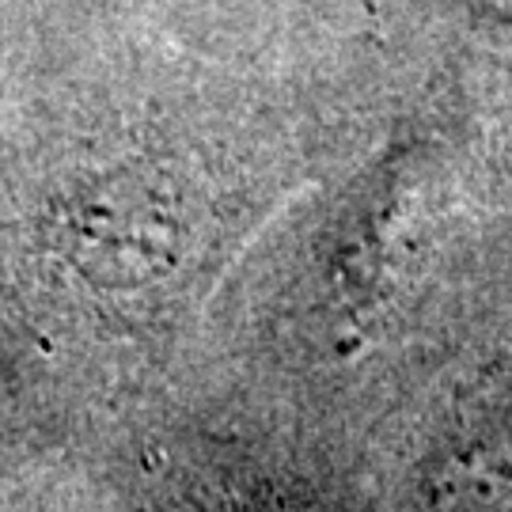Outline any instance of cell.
<instances>
[{
    "mask_svg": "<svg viewBox=\"0 0 512 512\" xmlns=\"http://www.w3.org/2000/svg\"><path fill=\"white\" fill-rule=\"evenodd\" d=\"M482 12H490V16H497V19H505V16H512V0H475Z\"/></svg>",
    "mask_w": 512,
    "mask_h": 512,
    "instance_id": "2",
    "label": "cell"
},
{
    "mask_svg": "<svg viewBox=\"0 0 512 512\" xmlns=\"http://www.w3.org/2000/svg\"><path fill=\"white\" fill-rule=\"evenodd\" d=\"M440 512H512V406H471L433 459Z\"/></svg>",
    "mask_w": 512,
    "mask_h": 512,
    "instance_id": "1",
    "label": "cell"
}]
</instances>
